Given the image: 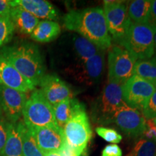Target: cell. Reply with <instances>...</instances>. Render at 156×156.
Segmentation results:
<instances>
[{
  "instance_id": "1",
  "label": "cell",
  "mask_w": 156,
  "mask_h": 156,
  "mask_svg": "<svg viewBox=\"0 0 156 156\" xmlns=\"http://www.w3.org/2000/svg\"><path fill=\"white\" fill-rule=\"evenodd\" d=\"M64 26L87 39L104 51L112 46L103 8L100 7L83 9H71L64 15Z\"/></svg>"
},
{
  "instance_id": "2",
  "label": "cell",
  "mask_w": 156,
  "mask_h": 156,
  "mask_svg": "<svg viewBox=\"0 0 156 156\" xmlns=\"http://www.w3.org/2000/svg\"><path fill=\"white\" fill-rule=\"evenodd\" d=\"M0 54L35 87L45 75L44 60L36 44L28 41L5 46Z\"/></svg>"
},
{
  "instance_id": "3",
  "label": "cell",
  "mask_w": 156,
  "mask_h": 156,
  "mask_svg": "<svg viewBox=\"0 0 156 156\" xmlns=\"http://www.w3.org/2000/svg\"><path fill=\"white\" fill-rule=\"evenodd\" d=\"M124 104L122 85L108 81L92 107L93 121L101 125L113 124L115 114Z\"/></svg>"
},
{
  "instance_id": "4",
  "label": "cell",
  "mask_w": 156,
  "mask_h": 156,
  "mask_svg": "<svg viewBox=\"0 0 156 156\" xmlns=\"http://www.w3.org/2000/svg\"><path fill=\"white\" fill-rule=\"evenodd\" d=\"M154 36L155 31L147 24L132 23L118 44L125 48L136 60L148 59L155 54Z\"/></svg>"
},
{
  "instance_id": "5",
  "label": "cell",
  "mask_w": 156,
  "mask_h": 156,
  "mask_svg": "<svg viewBox=\"0 0 156 156\" xmlns=\"http://www.w3.org/2000/svg\"><path fill=\"white\" fill-rule=\"evenodd\" d=\"M23 122L28 128H59L56 124L54 109L40 90L35 89L23 108Z\"/></svg>"
},
{
  "instance_id": "6",
  "label": "cell",
  "mask_w": 156,
  "mask_h": 156,
  "mask_svg": "<svg viewBox=\"0 0 156 156\" xmlns=\"http://www.w3.org/2000/svg\"><path fill=\"white\" fill-rule=\"evenodd\" d=\"M137 60L125 48L114 44L108 48V81L124 85L134 75V69Z\"/></svg>"
},
{
  "instance_id": "7",
  "label": "cell",
  "mask_w": 156,
  "mask_h": 156,
  "mask_svg": "<svg viewBox=\"0 0 156 156\" xmlns=\"http://www.w3.org/2000/svg\"><path fill=\"white\" fill-rule=\"evenodd\" d=\"M65 141L72 147L84 153L91 137L92 129L85 107L75 112L63 128Z\"/></svg>"
},
{
  "instance_id": "8",
  "label": "cell",
  "mask_w": 156,
  "mask_h": 156,
  "mask_svg": "<svg viewBox=\"0 0 156 156\" xmlns=\"http://www.w3.org/2000/svg\"><path fill=\"white\" fill-rule=\"evenodd\" d=\"M103 9L109 34L117 44H119L132 23L128 15L127 3L123 1H104Z\"/></svg>"
},
{
  "instance_id": "9",
  "label": "cell",
  "mask_w": 156,
  "mask_h": 156,
  "mask_svg": "<svg viewBox=\"0 0 156 156\" xmlns=\"http://www.w3.org/2000/svg\"><path fill=\"white\" fill-rule=\"evenodd\" d=\"M156 87L136 75H132L122 85L123 101L131 108L142 112Z\"/></svg>"
},
{
  "instance_id": "10",
  "label": "cell",
  "mask_w": 156,
  "mask_h": 156,
  "mask_svg": "<svg viewBox=\"0 0 156 156\" xmlns=\"http://www.w3.org/2000/svg\"><path fill=\"white\" fill-rule=\"evenodd\" d=\"M146 121L142 112L124 104L116 113L113 123L129 137L136 139L143 136Z\"/></svg>"
},
{
  "instance_id": "11",
  "label": "cell",
  "mask_w": 156,
  "mask_h": 156,
  "mask_svg": "<svg viewBox=\"0 0 156 156\" xmlns=\"http://www.w3.org/2000/svg\"><path fill=\"white\" fill-rule=\"evenodd\" d=\"M27 100L25 93L0 85V106L6 119L10 123L18 122Z\"/></svg>"
},
{
  "instance_id": "12",
  "label": "cell",
  "mask_w": 156,
  "mask_h": 156,
  "mask_svg": "<svg viewBox=\"0 0 156 156\" xmlns=\"http://www.w3.org/2000/svg\"><path fill=\"white\" fill-rule=\"evenodd\" d=\"M40 91L52 107L67 98H73L69 85L56 75H45L40 83Z\"/></svg>"
},
{
  "instance_id": "13",
  "label": "cell",
  "mask_w": 156,
  "mask_h": 156,
  "mask_svg": "<svg viewBox=\"0 0 156 156\" xmlns=\"http://www.w3.org/2000/svg\"><path fill=\"white\" fill-rule=\"evenodd\" d=\"M105 67V52L101 50L87 61L81 62L77 67L76 77L80 82L87 85L98 83L101 80Z\"/></svg>"
},
{
  "instance_id": "14",
  "label": "cell",
  "mask_w": 156,
  "mask_h": 156,
  "mask_svg": "<svg viewBox=\"0 0 156 156\" xmlns=\"http://www.w3.org/2000/svg\"><path fill=\"white\" fill-rule=\"evenodd\" d=\"M0 85L23 93L34 90L35 87L0 54Z\"/></svg>"
},
{
  "instance_id": "15",
  "label": "cell",
  "mask_w": 156,
  "mask_h": 156,
  "mask_svg": "<svg viewBox=\"0 0 156 156\" xmlns=\"http://www.w3.org/2000/svg\"><path fill=\"white\" fill-rule=\"evenodd\" d=\"M36 142L44 154L58 151L64 142L63 129L54 127L29 128Z\"/></svg>"
},
{
  "instance_id": "16",
  "label": "cell",
  "mask_w": 156,
  "mask_h": 156,
  "mask_svg": "<svg viewBox=\"0 0 156 156\" xmlns=\"http://www.w3.org/2000/svg\"><path fill=\"white\" fill-rule=\"evenodd\" d=\"M11 7H20L37 18L56 20L58 12L49 2L44 0H14L9 1Z\"/></svg>"
},
{
  "instance_id": "17",
  "label": "cell",
  "mask_w": 156,
  "mask_h": 156,
  "mask_svg": "<svg viewBox=\"0 0 156 156\" xmlns=\"http://www.w3.org/2000/svg\"><path fill=\"white\" fill-rule=\"evenodd\" d=\"M9 17L15 30L23 35H30L39 23V19L20 7H12Z\"/></svg>"
},
{
  "instance_id": "18",
  "label": "cell",
  "mask_w": 156,
  "mask_h": 156,
  "mask_svg": "<svg viewBox=\"0 0 156 156\" xmlns=\"http://www.w3.org/2000/svg\"><path fill=\"white\" fill-rule=\"evenodd\" d=\"M84 107L83 103L73 98L66 99L53 106L54 116L58 127L63 129L72 116Z\"/></svg>"
},
{
  "instance_id": "19",
  "label": "cell",
  "mask_w": 156,
  "mask_h": 156,
  "mask_svg": "<svg viewBox=\"0 0 156 156\" xmlns=\"http://www.w3.org/2000/svg\"><path fill=\"white\" fill-rule=\"evenodd\" d=\"M61 33V27L55 21H39L36 28L30 34L31 39L39 43H48L55 40Z\"/></svg>"
},
{
  "instance_id": "20",
  "label": "cell",
  "mask_w": 156,
  "mask_h": 156,
  "mask_svg": "<svg viewBox=\"0 0 156 156\" xmlns=\"http://www.w3.org/2000/svg\"><path fill=\"white\" fill-rule=\"evenodd\" d=\"M0 156H23L22 136L18 122L10 123L7 142Z\"/></svg>"
},
{
  "instance_id": "21",
  "label": "cell",
  "mask_w": 156,
  "mask_h": 156,
  "mask_svg": "<svg viewBox=\"0 0 156 156\" xmlns=\"http://www.w3.org/2000/svg\"><path fill=\"white\" fill-rule=\"evenodd\" d=\"M151 4V0H134L127 3L128 15L131 22L147 24Z\"/></svg>"
},
{
  "instance_id": "22",
  "label": "cell",
  "mask_w": 156,
  "mask_h": 156,
  "mask_svg": "<svg viewBox=\"0 0 156 156\" xmlns=\"http://www.w3.org/2000/svg\"><path fill=\"white\" fill-rule=\"evenodd\" d=\"M22 136L23 156H44V153L41 151L37 145L32 132L23 121H18Z\"/></svg>"
},
{
  "instance_id": "23",
  "label": "cell",
  "mask_w": 156,
  "mask_h": 156,
  "mask_svg": "<svg viewBox=\"0 0 156 156\" xmlns=\"http://www.w3.org/2000/svg\"><path fill=\"white\" fill-rule=\"evenodd\" d=\"M134 75L150 82L156 87V56L137 60L134 65Z\"/></svg>"
},
{
  "instance_id": "24",
  "label": "cell",
  "mask_w": 156,
  "mask_h": 156,
  "mask_svg": "<svg viewBox=\"0 0 156 156\" xmlns=\"http://www.w3.org/2000/svg\"><path fill=\"white\" fill-rule=\"evenodd\" d=\"M73 45L77 57L80 58L81 62L87 61L101 50L92 42L81 36H74Z\"/></svg>"
},
{
  "instance_id": "25",
  "label": "cell",
  "mask_w": 156,
  "mask_h": 156,
  "mask_svg": "<svg viewBox=\"0 0 156 156\" xmlns=\"http://www.w3.org/2000/svg\"><path fill=\"white\" fill-rule=\"evenodd\" d=\"M130 156H156V142L141 139L134 146Z\"/></svg>"
},
{
  "instance_id": "26",
  "label": "cell",
  "mask_w": 156,
  "mask_h": 156,
  "mask_svg": "<svg viewBox=\"0 0 156 156\" xmlns=\"http://www.w3.org/2000/svg\"><path fill=\"white\" fill-rule=\"evenodd\" d=\"M15 32V29L10 17H0V48L10 41Z\"/></svg>"
},
{
  "instance_id": "27",
  "label": "cell",
  "mask_w": 156,
  "mask_h": 156,
  "mask_svg": "<svg viewBox=\"0 0 156 156\" xmlns=\"http://www.w3.org/2000/svg\"><path fill=\"white\" fill-rule=\"evenodd\" d=\"M95 132L98 135L100 136L106 142L111 143H119L122 140V136L114 129L98 126L95 129Z\"/></svg>"
},
{
  "instance_id": "28",
  "label": "cell",
  "mask_w": 156,
  "mask_h": 156,
  "mask_svg": "<svg viewBox=\"0 0 156 156\" xmlns=\"http://www.w3.org/2000/svg\"><path fill=\"white\" fill-rule=\"evenodd\" d=\"M9 125L10 122L6 119L4 114L0 115V155L7 142Z\"/></svg>"
},
{
  "instance_id": "29",
  "label": "cell",
  "mask_w": 156,
  "mask_h": 156,
  "mask_svg": "<svg viewBox=\"0 0 156 156\" xmlns=\"http://www.w3.org/2000/svg\"><path fill=\"white\" fill-rule=\"evenodd\" d=\"M142 114L146 120L153 119L156 117V90L142 110Z\"/></svg>"
},
{
  "instance_id": "30",
  "label": "cell",
  "mask_w": 156,
  "mask_h": 156,
  "mask_svg": "<svg viewBox=\"0 0 156 156\" xmlns=\"http://www.w3.org/2000/svg\"><path fill=\"white\" fill-rule=\"evenodd\" d=\"M146 129L142 136H144L146 140L156 142V126L152 119L146 121Z\"/></svg>"
},
{
  "instance_id": "31",
  "label": "cell",
  "mask_w": 156,
  "mask_h": 156,
  "mask_svg": "<svg viewBox=\"0 0 156 156\" xmlns=\"http://www.w3.org/2000/svg\"><path fill=\"white\" fill-rule=\"evenodd\" d=\"M101 156H122V149L116 144H111L104 147Z\"/></svg>"
},
{
  "instance_id": "32",
  "label": "cell",
  "mask_w": 156,
  "mask_h": 156,
  "mask_svg": "<svg viewBox=\"0 0 156 156\" xmlns=\"http://www.w3.org/2000/svg\"><path fill=\"white\" fill-rule=\"evenodd\" d=\"M147 24L155 31V33L156 32V0L152 1L151 8Z\"/></svg>"
},
{
  "instance_id": "33",
  "label": "cell",
  "mask_w": 156,
  "mask_h": 156,
  "mask_svg": "<svg viewBox=\"0 0 156 156\" xmlns=\"http://www.w3.org/2000/svg\"><path fill=\"white\" fill-rule=\"evenodd\" d=\"M12 7L9 1L0 0V17L10 16Z\"/></svg>"
},
{
  "instance_id": "34",
  "label": "cell",
  "mask_w": 156,
  "mask_h": 156,
  "mask_svg": "<svg viewBox=\"0 0 156 156\" xmlns=\"http://www.w3.org/2000/svg\"><path fill=\"white\" fill-rule=\"evenodd\" d=\"M44 156H60V155L58 151H54V152H49V153H45Z\"/></svg>"
},
{
  "instance_id": "35",
  "label": "cell",
  "mask_w": 156,
  "mask_h": 156,
  "mask_svg": "<svg viewBox=\"0 0 156 156\" xmlns=\"http://www.w3.org/2000/svg\"><path fill=\"white\" fill-rule=\"evenodd\" d=\"M154 49H155V53L156 54V32L155 33V36H154Z\"/></svg>"
},
{
  "instance_id": "36",
  "label": "cell",
  "mask_w": 156,
  "mask_h": 156,
  "mask_svg": "<svg viewBox=\"0 0 156 156\" xmlns=\"http://www.w3.org/2000/svg\"><path fill=\"white\" fill-rule=\"evenodd\" d=\"M152 121H153V122L154 123V124H155V125L156 126V117H155V118L153 119H152Z\"/></svg>"
},
{
  "instance_id": "37",
  "label": "cell",
  "mask_w": 156,
  "mask_h": 156,
  "mask_svg": "<svg viewBox=\"0 0 156 156\" xmlns=\"http://www.w3.org/2000/svg\"><path fill=\"white\" fill-rule=\"evenodd\" d=\"M80 156H87L86 153H85V152H84V153H83V154H82V155H81Z\"/></svg>"
},
{
  "instance_id": "38",
  "label": "cell",
  "mask_w": 156,
  "mask_h": 156,
  "mask_svg": "<svg viewBox=\"0 0 156 156\" xmlns=\"http://www.w3.org/2000/svg\"><path fill=\"white\" fill-rule=\"evenodd\" d=\"M3 114V112H2V108H1V106H0V115H2Z\"/></svg>"
},
{
  "instance_id": "39",
  "label": "cell",
  "mask_w": 156,
  "mask_h": 156,
  "mask_svg": "<svg viewBox=\"0 0 156 156\" xmlns=\"http://www.w3.org/2000/svg\"><path fill=\"white\" fill-rule=\"evenodd\" d=\"M126 156H130V155H129H129H127Z\"/></svg>"
}]
</instances>
